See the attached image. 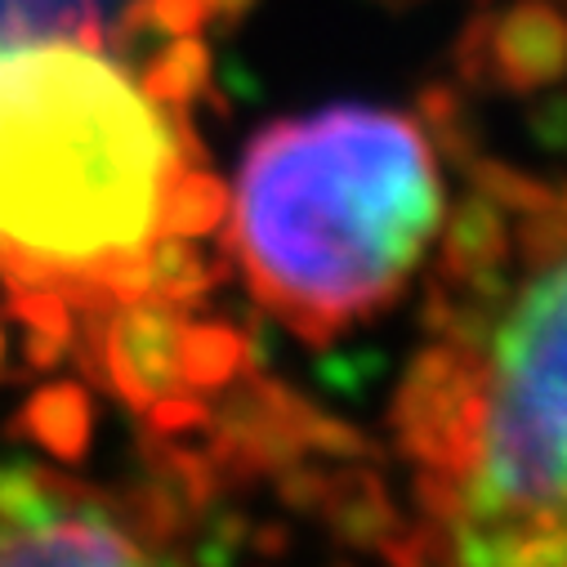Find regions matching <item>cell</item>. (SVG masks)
I'll list each match as a JSON object with an SVG mask.
<instances>
[{
    "mask_svg": "<svg viewBox=\"0 0 567 567\" xmlns=\"http://www.w3.org/2000/svg\"><path fill=\"white\" fill-rule=\"evenodd\" d=\"M228 210L255 305L327 349L406 291L447 202L415 116L331 103L250 138Z\"/></svg>",
    "mask_w": 567,
    "mask_h": 567,
    "instance_id": "1",
    "label": "cell"
},
{
    "mask_svg": "<svg viewBox=\"0 0 567 567\" xmlns=\"http://www.w3.org/2000/svg\"><path fill=\"white\" fill-rule=\"evenodd\" d=\"M202 162L188 107L153 103L103 45H0V287L112 309L107 272L153 237L162 184Z\"/></svg>",
    "mask_w": 567,
    "mask_h": 567,
    "instance_id": "2",
    "label": "cell"
},
{
    "mask_svg": "<svg viewBox=\"0 0 567 567\" xmlns=\"http://www.w3.org/2000/svg\"><path fill=\"white\" fill-rule=\"evenodd\" d=\"M483 439L447 527L567 536V255L536 268L483 340Z\"/></svg>",
    "mask_w": 567,
    "mask_h": 567,
    "instance_id": "3",
    "label": "cell"
},
{
    "mask_svg": "<svg viewBox=\"0 0 567 567\" xmlns=\"http://www.w3.org/2000/svg\"><path fill=\"white\" fill-rule=\"evenodd\" d=\"M483 353L465 344L434 340L415 353L398 393H393V439L415 470L465 483L483 439Z\"/></svg>",
    "mask_w": 567,
    "mask_h": 567,
    "instance_id": "4",
    "label": "cell"
},
{
    "mask_svg": "<svg viewBox=\"0 0 567 567\" xmlns=\"http://www.w3.org/2000/svg\"><path fill=\"white\" fill-rule=\"evenodd\" d=\"M452 68L470 90L536 94L567 76V0H514L478 10L456 45Z\"/></svg>",
    "mask_w": 567,
    "mask_h": 567,
    "instance_id": "5",
    "label": "cell"
},
{
    "mask_svg": "<svg viewBox=\"0 0 567 567\" xmlns=\"http://www.w3.org/2000/svg\"><path fill=\"white\" fill-rule=\"evenodd\" d=\"M0 567H188L162 540L134 532L112 496H81L45 518H0Z\"/></svg>",
    "mask_w": 567,
    "mask_h": 567,
    "instance_id": "6",
    "label": "cell"
},
{
    "mask_svg": "<svg viewBox=\"0 0 567 567\" xmlns=\"http://www.w3.org/2000/svg\"><path fill=\"white\" fill-rule=\"evenodd\" d=\"M313 402H305L287 380L259 367L228 384V398L210 411V461L224 483H255L305 461V430Z\"/></svg>",
    "mask_w": 567,
    "mask_h": 567,
    "instance_id": "7",
    "label": "cell"
},
{
    "mask_svg": "<svg viewBox=\"0 0 567 567\" xmlns=\"http://www.w3.org/2000/svg\"><path fill=\"white\" fill-rule=\"evenodd\" d=\"M509 255H514V233L496 202L470 188L452 210H443L439 268H434L439 281H452V287H501Z\"/></svg>",
    "mask_w": 567,
    "mask_h": 567,
    "instance_id": "8",
    "label": "cell"
},
{
    "mask_svg": "<svg viewBox=\"0 0 567 567\" xmlns=\"http://www.w3.org/2000/svg\"><path fill=\"white\" fill-rule=\"evenodd\" d=\"M313 514H322L327 527L353 549H380L402 527L384 478L375 470H367L362 461L340 465V470H322Z\"/></svg>",
    "mask_w": 567,
    "mask_h": 567,
    "instance_id": "9",
    "label": "cell"
},
{
    "mask_svg": "<svg viewBox=\"0 0 567 567\" xmlns=\"http://www.w3.org/2000/svg\"><path fill=\"white\" fill-rule=\"evenodd\" d=\"M10 434H19L23 443H32L59 461H81L94 439V398L76 380L41 384L19 406Z\"/></svg>",
    "mask_w": 567,
    "mask_h": 567,
    "instance_id": "10",
    "label": "cell"
},
{
    "mask_svg": "<svg viewBox=\"0 0 567 567\" xmlns=\"http://www.w3.org/2000/svg\"><path fill=\"white\" fill-rule=\"evenodd\" d=\"M255 367H259V344L250 331H241L224 318H202V322L188 318L184 344H179V375L188 389L219 393Z\"/></svg>",
    "mask_w": 567,
    "mask_h": 567,
    "instance_id": "11",
    "label": "cell"
},
{
    "mask_svg": "<svg viewBox=\"0 0 567 567\" xmlns=\"http://www.w3.org/2000/svg\"><path fill=\"white\" fill-rule=\"evenodd\" d=\"M116 0H0V45L37 37H76L107 50Z\"/></svg>",
    "mask_w": 567,
    "mask_h": 567,
    "instance_id": "12",
    "label": "cell"
},
{
    "mask_svg": "<svg viewBox=\"0 0 567 567\" xmlns=\"http://www.w3.org/2000/svg\"><path fill=\"white\" fill-rule=\"evenodd\" d=\"M233 206V193L219 175L202 171V166H184L162 184L157 197V215H153V233L157 237H188L202 241L210 233L224 228Z\"/></svg>",
    "mask_w": 567,
    "mask_h": 567,
    "instance_id": "13",
    "label": "cell"
},
{
    "mask_svg": "<svg viewBox=\"0 0 567 567\" xmlns=\"http://www.w3.org/2000/svg\"><path fill=\"white\" fill-rule=\"evenodd\" d=\"M415 121L424 130V138L456 166L465 171L478 153H483V130L478 116L465 99V90L456 81H430L415 90Z\"/></svg>",
    "mask_w": 567,
    "mask_h": 567,
    "instance_id": "14",
    "label": "cell"
},
{
    "mask_svg": "<svg viewBox=\"0 0 567 567\" xmlns=\"http://www.w3.org/2000/svg\"><path fill=\"white\" fill-rule=\"evenodd\" d=\"M215 76V59L210 45L202 37H171L166 45H157V54L138 68V90L162 107H193Z\"/></svg>",
    "mask_w": 567,
    "mask_h": 567,
    "instance_id": "15",
    "label": "cell"
},
{
    "mask_svg": "<svg viewBox=\"0 0 567 567\" xmlns=\"http://www.w3.org/2000/svg\"><path fill=\"white\" fill-rule=\"evenodd\" d=\"M461 175L470 179L474 193L496 202L505 215H536V210H549L567 197L563 184H549V179H540L532 171H518V166H509L501 157H487V153H478Z\"/></svg>",
    "mask_w": 567,
    "mask_h": 567,
    "instance_id": "16",
    "label": "cell"
},
{
    "mask_svg": "<svg viewBox=\"0 0 567 567\" xmlns=\"http://www.w3.org/2000/svg\"><path fill=\"white\" fill-rule=\"evenodd\" d=\"M250 10H255V0H210V19H215V23H224V28L241 23Z\"/></svg>",
    "mask_w": 567,
    "mask_h": 567,
    "instance_id": "17",
    "label": "cell"
},
{
    "mask_svg": "<svg viewBox=\"0 0 567 567\" xmlns=\"http://www.w3.org/2000/svg\"><path fill=\"white\" fill-rule=\"evenodd\" d=\"M371 6H384V10H411L420 0H371Z\"/></svg>",
    "mask_w": 567,
    "mask_h": 567,
    "instance_id": "18",
    "label": "cell"
},
{
    "mask_svg": "<svg viewBox=\"0 0 567 567\" xmlns=\"http://www.w3.org/2000/svg\"><path fill=\"white\" fill-rule=\"evenodd\" d=\"M0 362H6V327H0Z\"/></svg>",
    "mask_w": 567,
    "mask_h": 567,
    "instance_id": "19",
    "label": "cell"
}]
</instances>
